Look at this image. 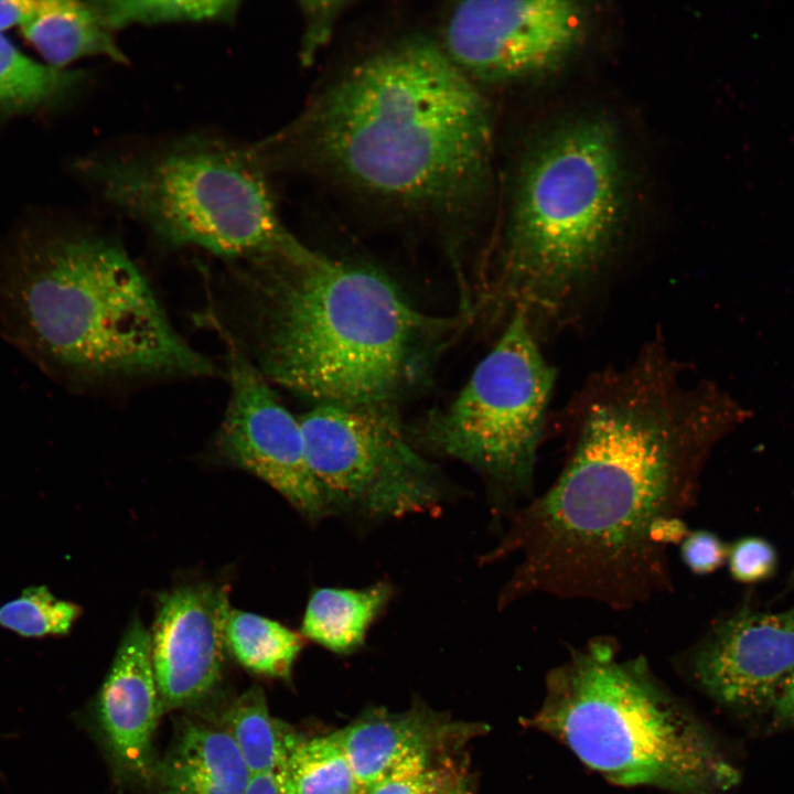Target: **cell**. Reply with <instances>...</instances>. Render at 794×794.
I'll list each match as a JSON object with an SVG mask.
<instances>
[{
	"instance_id": "cell-7",
	"label": "cell",
	"mask_w": 794,
	"mask_h": 794,
	"mask_svg": "<svg viewBox=\"0 0 794 794\" xmlns=\"http://www.w3.org/2000/svg\"><path fill=\"white\" fill-rule=\"evenodd\" d=\"M82 168L108 203L172 245L238 264L305 247L280 219L251 146L190 136Z\"/></svg>"
},
{
	"instance_id": "cell-9",
	"label": "cell",
	"mask_w": 794,
	"mask_h": 794,
	"mask_svg": "<svg viewBox=\"0 0 794 794\" xmlns=\"http://www.w3.org/2000/svg\"><path fill=\"white\" fill-rule=\"evenodd\" d=\"M299 422L329 512L400 517L438 503L434 471L407 441L391 407L316 404Z\"/></svg>"
},
{
	"instance_id": "cell-19",
	"label": "cell",
	"mask_w": 794,
	"mask_h": 794,
	"mask_svg": "<svg viewBox=\"0 0 794 794\" xmlns=\"http://www.w3.org/2000/svg\"><path fill=\"white\" fill-rule=\"evenodd\" d=\"M84 79L81 71L35 62L0 31V117L55 105L67 98Z\"/></svg>"
},
{
	"instance_id": "cell-8",
	"label": "cell",
	"mask_w": 794,
	"mask_h": 794,
	"mask_svg": "<svg viewBox=\"0 0 794 794\" xmlns=\"http://www.w3.org/2000/svg\"><path fill=\"white\" fill-rule=\"evenodd\" d=\"M555 379L527 316L516 310L457 397L429 416L423 438L433 450L479 471L501 497L525 504L534 497Z\"/></svg>"
},
{
	"instance_id": "cell-11",
	"label": "cell",
	"mask_w": 794,
	"mask_h": 794,
	"mask_svg": "<svg viewBox=\"0 0 794 794\" xmlns=\"http://www.w3.org/2000/svg\"><path fill=\"white\" fill-rule=\"evenodd\" d=\"M226 346L229 398L215 439L218 457L275 489L301 515L329 512L309 468L299 418L280 401L270 382L217 321Z\"/></svg>"
},
{
	"instance_id": "cell-15",
	"label": "cell",
	"mask_w": 794,
	"mask_h": 794,
	"mask_svg": "<svg viewBox=\"0 0 794 794\" xmlns=\"http://www.w3.org/2000/svg\"><path fill=\"white\" fill-rule=\"evenodd\" d=\"M335 733L362 792L411 751L441 750L470 731L414 709L401 713L372 711Z\"/></svg>"
},
{
	"instance_id": "cell-23",
	"label": "cell",
	"mask_w": 794,
	"mask_h": 794,
	"mask_svg": "<svg viewBox=\"0 0 794 794\" xmlns=\"http://www.w3.org/2000/svg\"><path fill=\"white\" fill-rule=\"evenodd\" d=\"M98 7L117 31L173 23L225 22L236 17L239 2L227 0H105Z\"/></svg>"
},
{
	"instance_id": "cell-5",
	"label": "cell",
	"mask_w": 794,
	"mask_h": 794,
	"mask_svg": "<svg viewBox=\"0 0 794 794\" xmlns=\"http://www.w3.org/2000/svg\"><path fill=\"white\" fill-rule=\"evenodd\" d=\"M626 217L618 133L605 119L561 124L529 151L506 223L491 301L537 325L566 314L602 276ZM537 335V334H536Z\"/></svg>"
},
{
	"instance_id": "cell-1",
	"label": "cell",
	"mask_w": 794,
	"mask_h": 794,
	"mask_svg": "<svg viewBox=\"0 0 794 794\" xmlns=\"http://www.w3.org/2000/svg\"><path fill=\"white\" fill-rule=\"evenodd\" d=\"M726 417L662 345L589 379L569 405L560 474L487 555L516 558L500 607L538 594L621 611L673 591L669 548L689 533L683 517Z\"/></svg>"
},
{
	"instance_id": "cell-20",
	"label": "cell",
	"mask_w": 794,
	"mask_h": 794,
	"mask_svg": "<svg viewBox=\"0 0 794 794\" xmlns=\"http://www.w3.org/2000/svg\"><path fill=\"white\" fill-rule=\"evenodd\" d=\"M223 729L233 738L250 773L281 770L299 736L270 715L258 686L236 699L224 716Z\"/></svg>"
},
{
	"instance_id": "cell-24",
	"label": "cell",
	"mask_w": 794,
	"mask_h": 794,
	"mask_svg": "<svg viewBox=\"0 0 794 794\" xmlns=\"http://www.w3.org/2000/svg\"><path fill=\"white\" fill-rule=\"evenodd\" d=\"M81 613L79 605L57 599L46 586H32L0 607V626L26 639L64 636Z\"/></svg>"
},
{
	"instance_id": "cell-16",
	"label": "cell",
	"mask_w": 794,
	"mask_h": 794,
	"mask_svg": "<svg viewBox=\"0 0 794 794\" xmlns=\"http://www.w3.org/2000/svg\"><path fill=\"white\" fill-rule=\"evenodd\" d=\"M249 776L226 730L184 721L151 780L158 794H243Z\"/></svg>"
},
{
	"instance_id": "cell-22",
	"label": "cell",
	"mask_w": 794,
	"mask_h": 794,
	"mask_svg": "<svg viewBox=\"0 0 794 794\" xmlns=\"http://www.w3.org/2000/svg\"><path fill=\"white\" fill-rule=\"evenodd\" d=\"M292 794H360L350 761L334 732L298 736L281 769Z\"/></svg>"
},
{
	"instance_id": "cell-29",
	"label": "cell",
	"mask_w": 794,
	"mask_h": 794,
	"mask_svg": "<svg viewBox=\"0 0 794 794\" xmlns=\"http://www.w3.org/2000/svg\"><path fill=\"white\" fill-rule=\"evenodd\" d=\"M45 0H0V31L23 26L44 7Z\"/></svg>"
},
{
	"instance_id": "cell-13",
	"label": "cell",
	"mask_w": 794,
	"mask_h": 794,
	"mask_svg": "<svg viewBox=\"0 0 794 794\" xmlns=\"http://www.w3.org/2000/svg\"><path fill=\"white\" fill-rule=\"evenodd\" d=\"M228 592L211 583L165 594L151 633V654L162 711L194 702L218 683L226 648Z\"/></svg>"
},
{
	"instance_id": "cell-28",
	"label": "cell",
	"mask_w": 794,
	"mask_h": 794,
	"mask_svg": "<svg viewBox=\"0 0 794 794\" xmlns=\"http://www.w3.org/2000/svg\"><path fill=\"white\" fill-rule=\"evenodd\" d=\"M679 547L682 560L696 575L711 573L727 561L728 546L709 530L689 532Z\"/></svg>"
},
{
	"instance_id": "cell-30",
	"label": "cell",
	"mask_w": 794,
	"mask_h": 794,
	"mask_svg": "<svg viewBox=\"0 0 794 794\" xmlns=\"http://www.w3.org/2000/svg\"><path fill=\"white\" fill-rule=\"evenodd\" d=\"M243 794H292L282 770L250 773Z\"/></svg>"
},
{
	"instance_id": "cell-2",
	"label": "cell",
	"mask_w": 794,
	"mask_h": 794,
	"mask_svg": "<svg viewBox=\"0 0 794 794\" xmlns=\"http://www.w3.org/2000/svg\"><path fill=\"white\" fill-rule=\"evenodd\" d=\"M265 170L301 169L411 216L466 219L487 190L492 130L474 82L440 45L389 44L251 146Z\"/></svg>"
},
{
	"instance_id": "cell-6",
	"label": "cell",
	"mask_w": 794,
	"mask_h": 794,
	"mask_svg": "<svg viewBox=\"0 0 794 794\" xmlns=\"http://www.w3.org/2000/svg\"><path fill=\"white\" fill-rule=\"evenodd\" d=\"M528 725L565 743L611 783L674 794H726L739 781L699 719L662 687L643 657L608 637L550 670Z\"/></svg>"
},
{
	"instance_id": "cell-21",
	"label": "cell",
	"mask_w": 794,
	"mask_h": 794,
	"mask_svg": "<svg viewBox=\"0 0 794 794\" xmlns=\"http://www.w3.org/2000/svg\"><path fill=\"white\" fill-rule=\"evenodd\" d=\"M226 647L246 669L288 679L302 648L299 634L268 618L230 609L225 626Z\"/></svg>"
},
{
	"instance_id": "cell-33",
	"label": "cell",
	"mask_w": 794,
	"mask_h": 794,
	"mask_svg": "<svg viewBox=\"0 0 794 794\" xmlns=\"http://www.w3.org/2000/svg\"><path fill=\"white\" fill-rule=\"evenodd\" d=\"M793 576H794V573H793Z\"/></svg>"
},
{
	"instance_id": "cell-14",
	"label": "cell",
	"mask_w": 794,
	"mask_h": 794,
	"mask_svg": "<svg viewBox=\"0 0 794 794\" xmlns=\"http://www.w3.org/2000/svg\"><path fill=\"white\" fill-rule=\"evenodd\" d=\"M162 712L151 634L135 619L124 634L96 704V719L106 748L125 776L152 779L157 764L153 734Z\"/></svg>"
},
{
	"instance_id": "cell-32",
	"label": "cell",
	"mask_w": 794,
	"mask_h": 794,
	"mask_svg": "<svg viewBox=\"0 0 794 794\" xmlns=\"http://www.w3.org/2000/svg\"><path fill=\"white\" fill-rule=\"evenodd\" d=\"M448 794H471L466 780L463 775H460Z\"/></svg>"
},
{
	"instance_id": "cell-26",
	"label": "cell",
	"mask_w": 794,
	"mask_h": 794,
	"mask_svg": "<svg viewBox=\"0 0 794 794\" xmlns=\"http://www.w3.org/2000/svg\"><path fill=\"white\" fill-rule=\"evenodd\" d=\"M347 4H350L347 1L300 2L303 30L299 53L303 65H311L316 55L330 42Z\"/></svg>"
},
{
	"instance_id": "cell-10",
	"label": "cell",
	"mask_w": 794,
	"mask_h": 794,
	"mask_svg": "<svg viewBox=\"0 0 794 794\" xmlns=\"http://www.w3.org/2000/svg\"><path fill=\"white\" fill-rule=\"evenodd\" d=\"M584 25V10L575 1H463L448 12L440 46L474 83L512 82L561 65Z\"/></svg>"
},
{
	"instance_id": "cell-17",
	"label": "cell",
	"mask_w": 794,
	"mask_h": 794,
	"mask_svg": "<svg viewBox=\"0 0 794 794\" xmlns=\"http://www.w3.org/2000/svg\"><path fill=\"white\" fill-rule=\"evenodd\" d=\"M21 32L47 65L56 68L87 56L127 62L97 1L45 0Z\"/></svg>"
},
{
	"instance_id": "cell-31",
	"label": "cell",
	"mask_w": 794,
	"mask_h": 794,
	"mask_svg": "<svg viewBox=\"0 0 794 794\" xmlns=\"http://www.w3.org/2000/svg\"><path fill=\"white\" fill-rule=\"evenodd\" d=\"M772 708L777 719L794 725V672L786 679Z\"/></svg>"
},
{
	"instance_id": "cell-12",
	"label": "cell",
	"mask_w": 794,
	"mask_h": 794,
	"mask_svg": "<svg viewBox=\"0 0 794 794\" xmlns=\"http://www.w3.org/2000/svg\"><path fill=\"white\" fill-rule=\"evenodd\" d=\"M695 679L722 705L772 707L794 672V609H744L716 624L689 658Z\"/></svg>"
},
{
	"instance_id": "cell-25",
	"label": "cell",
	"mask_w": 794,
	"mask_h": 794,
	"mask_svg": "<svg viewBox=\"0 0 794 794\" xmlns=\"http://www.w3.org/2000/svg\"><path fill=\"white\" fill-rule=\"evenodd\" d=\"M434 752L411 751L360 794H448L460 774Z\"/></svg>"
},
{
	"instance_id": "cell-3",
	"label": "cell",
	"mask_w": 794,
	"mask_h": 794,
	"mask_svg": "<svg viewBox=\"0 0 794 794\" xmlns=\"http://www.w3.org/2000/svg\"><path fill=\"white\" fill-rule=\"evenodd\" d=\"M239 265L247 355L316 404L391 407L463 325L417 309L379 270L308 246Z\"/></svg>"
},
{
	"instance_id": "cell-27",
	"label": "cell",
	"mask_w": 794,
	"mask_h": 794,
	"mask_svg": "<svg viewBox=\"0 0 794 794\" xmlns=\"http://www.w3.org/2000/svg\"><path fill=\"white\" fill-rule=\"evenodd\" d=\"M727 562L731 576L745 583L768 579L775 571L774 547L760 537H744L728 547Z\"/></svg>"
},
{
	"instance_id": "cell-18",
	"label": "cell",
	"mask_w": 794,
	"mask_h": 794,
	"mask_svg": "<svg viewBox=\"0 0 794 794\" xmlns=\"http://www.w3.org/2000/svg\"><path fill=\"white\" fill-rule=\"evenodd\" d=\"M390 594L385 582L363 589H316L307 603L301 633L331 652L351 653L363 644Z\"/></svg>"
},
{
	"instance_id": "cell-4",
	"label": "cell",
	"mask_w": 794,
	"mask_h": 794,
	"mask_svg": "<svg viewBox=\"0 0 794 794\" xmlns=\"http://www.w3.org/2000/svg\"><path fill=\"white\" fill-rule=\"evenodd\" d=\"M0 322L43 368L71 379L216 373L128 253L95 235L53 236L1 257Z\"/></svg>"
}]
</instances>
